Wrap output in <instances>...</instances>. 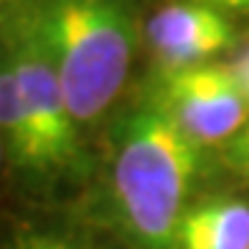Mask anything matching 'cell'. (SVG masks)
Wrapping results in <instances>:
<instances>
[{
	"label": "cell",
	"mask_w": 249,
	"mask_h": 249,
	"mask_svg": "<svg viewBox=\"0 0 249 249\" xmlns=\"http://www.w3.org/2000/svg\"><path fill=\"white\" fill-rule=\"evenodd\" d=\"M199 172L194 144L150 100L124 116L116 139L111 188L119 222L139 249H178L180 222Z\"/></svg>",
	"instance_id": "6da1fadb"
},
{
	"label": "cell",
	"mask_w": 249,
	"mask_h": 249,
	"mask_svg": "<svg viewBox=\"0 0 249 249\" xmlns=\"http://www.w3.org/2000/svg\"><path fill=\"white\" fill-rule=\"evenodd\" d=\"M75 122H91L122 91L139 42L130 0H25Z\"/></svg>",
	"instance_id": "7a4b0ae2"
},
{
	"label": "cell",
	"mask_w": 249,
	"mask_h": 249,
	"mask_svg": "<svg viewBox=\"0 0 249 249\" xmlns=\"http://www.w3.org/2000/svg\"><path fill=\"white\" fill-rule=\"evenodd\" d=\"M0 47L17 75L28 111L34 116L50 175L72 169L80 160L78 122L67 106L61 78L45 45L39 42V34L25 9V0L0 3Z\"/></svg>",
	"instance_id": "3957f363"
},
{
	"label": "cell",
	"mask_w": 249,
	"mask_h": 249,
	"mask_svg": "<svg viewBox=\"0 0 249 249\" xmlns=\"http://www.w3.org/2000/svg\"><path fill=\"white\" fill-rule=\"evenodd\" d=\"M152 100L199 147L235 139L247 127L249 100L227 64L163 70Z\"/></svg>",
	"instance_id": "277c9868"
},
{
	"label": "cell",
	"mask_w": 249,
	"mask_h": 249,
	"mask_svg": "<svg viewBox=\"0 0 249 249\" xmlns=\"http://www.w3.org/2000/svg\"><path fill=\"white\" fill-rule=\"evenodd\" d=\"M152 58L163 70L208 64L235 47V28L224 11L199 0H175L160 6L144 25Z\"/></svg>",
	"instance_id": "5b68a950"
},
{
	"label": "cell",
	"mask_w": 249,
	"mask_h": 249,
	"mask_svg": "<svg viewBox=\"0 0 249 249\" xmlns=\"http://www.w3.org/2000/svg\"><path fill=\"white\" fill-rule=\"evenodd\" d=\"M178 249H249V202L241 196H208L188 205Z\"/></svg>",
	"instance_id": "8992f818"
},
{
	"label": "cell",
	"mask_w": 249,
	"mask_h": 249,
	"mask_svg": "<svg viewBox=\"0 0 249 249\" xmlns=\"http://www.w3.org/2000/svg\"><path fill=\"white\" fill-rule=\"evenodd\" d=\"M0 142L19 169H25L28 175H50L39 130L3 47H0Z\"/></svg>",
	"instance_id": "52a82bcc"
},
{
	"label": "cell",
	"mask_w": 249,
	"mask_h": 249,
	"mask_svg": "<svg viewBox=\"0 0 249 249\" xmlns=\"http://www.w3.org/2000/svg\"><path fill=\"white\" fill-rule=\"evenodd\" d=\"M0 249H91L83 241L45 230H19L0 244Z\"/></svg>",
	"instance_id": "ba28073f"
},
{
	"label": "cell",
	"mask_w": 249,
	"mask_h": 249,
	"mask_svg": "<svg viewBox=\"0 0 249 249\" xmlns=\"http://www.w3.org/2000/svg\"><path fill=\"white\" fill-rule=\"evenodd\" d=\"M227 67H230V72L235 75V80L241 83V89H244V94L249 100V42L235 47V55H232V61Z\"/></svg>",
	"instance_id": "9c48e42d"
},
{
	"label": "cell",
	"mask_w": 249,
	"mask_h": 249,
	"mask_svg": "<svg viewBox=\"0 0 249 249\" xmlns=\"http://www.w3.org/2000/svg\"><path fill=\"white\" fill-rule=\"evenodd\" d=\"M227 155H230V160L244 172V175H249V127H244V130L232 139Z\"/></svg>",
	"instance_id": "30bf717a"
},
{
	"label": "cell",
	"mask_w": 249,
	"mask_h": 249,
	"mask_svg": "<svg viewBox=\"0 0 249 249\" xmlns=\"http://www.w3.org/2000/svg\"><path fill=\"white\" fill-rule=\"evenodd\" d=\"M205 6H213L219 11H238V14H249V0H199Z\"/></svg>",
	"instance_id": "8fae6325"
},
{
	"label": "cell",
	"mask_w": 249,
	"mask_h": 249,
	"mask_svg": "<svg viewBox=\"0 0 249 249\" xmlns=\"http://www.w3.org/2000/svg\"><path fill=\"white\" fill-rule=\"evenodd\" d=\"M0 158H3V142H0Z\"/></svg>",
	"instance_id": "7c38bea8"
},
{
	"label": "cell",
	"mask_w": 249,
	"mask_h": 249,
	"mask_svg": "<svg viewBox=\"0 0 249 249\" xmlns=\"http://www.w3.org/2000/svg\"><path fill=\"white\" fill-rule=\"evenodd\" d=\"M247 127H249V122H247Z\"/></svg>",
	"instance_id": "4fadbf2b"
}]
</instances>
